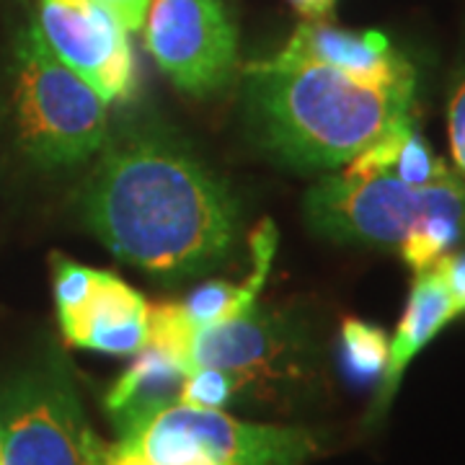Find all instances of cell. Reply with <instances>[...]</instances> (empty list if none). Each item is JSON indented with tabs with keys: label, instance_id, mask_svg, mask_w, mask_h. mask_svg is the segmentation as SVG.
<instances>
[{
	"label": "cell",
	"instance_id": "20",
	"mask_svg": "<svg viewBox=\"0 0 465 465\" xmlns=\"http://www.w3.org/2000/svg\"><path fill=\"white\" fill-rule=\"evenodd\" d=\"M238 401V385L228 372L215 367H197L183 378L179 403L197 409H225Z\"/></svg>",
	"mask_w": 465,
	"mask_h": 465
},
{
	"label": "cell",
	"instance_id": "15",
	"mask_svg": "<svg viewBox=\"0 0 465 465\" xmlns=\"http://www.w3.org/2000/svg\"><path fill=\"white\" fill-rule=\"evenodd\" d=\"M465 220L455 215H432L421 220L399 243L401 259L419 272L432 269L463 238Z\"/></svg>",
	"mask_w": 465,
	"mask_h": 465
},
{
	"label": "cell",
	"instance_id": "7",
	"mask_svg": "<svg viewBox=\"0 0 465 465\" xmlns=\"http://www.w3.org/2000/svg\"><path fill=\"white\" fill-rule=\"evenodd\" d=\"M145 47L189 96H210L231 81L238 32L223 0H150Z\"/></svg>",
	"mask_w": 465,
	"mask_h": 465
},
{
	"label": "cell",
	"instance_id": "23",
	"mask_svg": "<svg viewBox=\"0 0 465 465\" xmlns=\"http://www.w3.org/2000/svg\"><path fill=\"white\" fill-rule=\"evenodd\" d=\"M434 272L442 277V282L448 287L450 298L455 302L458 316L465 313V253H445L437 264Z\"/></svg>",
	"mask_w": 465,
	"mask_h": 465
},
{
	"label": "cell",
	"instance_id": "10",
	"mask_svg": "<svg viewBox=\"0 0 465 465\" xmlns=\"http://www.w3.org/2000/svg\"><path fill=\"white\" fill-rule=\"evenodd\" d=\"M274 63H316L370 84L416 81L414 65L378 29L349 32L326 21H302Z\"/></svg>",
	"mask_w": 465,
	"mask_h": 465
},
{
	"label": "cell",
	"instance_id": "11",
	"mask_svg": "<svg viewBox=\"0 0 465 465\" xmlns=\"http://www.w3.org/2000/svg\"><path fill=\"white\" fill-rule=\"evenodd\" d=\"M148 300L116 274L99 272L96 290L75 318L60 323L73 347L104 354H137L148 347Z\"/></svg>",
	"mask_w": 465,
	"mask_h": 465
},
{
	"label": "cell",
	"instance_id": "21",
	"mask_svg": "<svg viewBox=\"0 0 465 465\" xmlns=\"http://www.w3.org/2000/svg\"><path fill=\"white\" fill-rule=\"evenodd\" d=\"M448 134L455 173L465 182V63L458 70L448 99Z\"/></svg>",
	"mask_w": 465,
	"mask_h": 465
},
{
	"label": "cell",
	"instance_id": "13",
	"mask_svg": "<svg viewBox=\"0 0 465 465\" xmlns=\"http://www.w3.org/2000/svg\"><path fill=\"white\" fill-rule=\"evenodd\" d=\"M186 372L161 349L145 347L134 354V362L114 382L106 396V411L116 421L148 414L166 403L179 401Z\"/></svg>",
	"mask_w": 465,
	"mask_h": 465
},
{
	"label": "cell",
	"instance_id": "25",
	"mask_svg": "<svg viewBox=\"0 0 465 465\" xmlns=\"http://www.w3.org/2000/svg\"><path fill=\"white\" fill-rule=\"evenodd\" d=\"M290 3H292L308 21H321V18H326L331 14L336 0H290Z\"/></svg>",
	"mask_w": 465,
	"mask_h": 465
},
{
	"label": "cell",
	"instance_id": "17",
	"mask_svg": "<svg viewBox=\"0 0 465 465\" xmlns=\"http://www.w3.org/2000/svg\"><path fill=\"white\" fill-rule=\"evenodd\" d=\"M182 305L189 321L194 323V329L231 321V318L249 313L251 308H253L246 300V295H243L241 284L217 282V280L197 287Z\"/></svg>",
	"mask_w": 465,
	"mask_h": 465
},
{
	"label": "cell",
	"instance_id": "5",
	"mask_svg": "<svg viewBox=\"0 0 465 465\" xmlns=\"http://www.w3.org/2000/svg\"><path fill=\"white\" fill-rule=\"evenodd\" d=\"M305 215L311 228L339 243L399 246L421 220L455 215L465 220V182L458 173L432 186H409L396 176L339 173L308 192Z\"/></svg>",
	"mask_w": 465,
	"mask_h": 465
},
{
	"label": "cell",
	"instance_id": "26",
	"mask_svg": "<svg viewBox=\"0 0 465 465\" xmlns=\"http://www.w3.org/2000/svg\"><path fill=\"white\" fill-rule=\"evenodd\" d=\"M0 465H3V452H0Z\"/></svg>",
	"mask_w": 465,
	"mask_h": 465
},
{
	"label": "cell",
	"instance_id": "1",
	"mask_svg": "<svg viewBox=\"0 0 465 465\" xmlns=\"http://www.w3.org/2000/svg\"><path fill=\"white\" fill-rule=\"evenodd\" d=\"M84 186V217L127 264L189 277L223 264L238 241V204L200 161L158 130L106 137Z\"/></svg>",
	"mask_w": 465,
	"mask_h": 465
},
{
	"label": "cell",
	"instance_id": "19",
	"mask_svg": "<svg viewBox=\"0 0 465 465\" xmlns=\"http://www.w3.org/2000/svg\"><path fill=\"white\" fill-rule=\"evenodd\" d=\"M450 173L452 171L448 168V163L442 158H437L432 148L427 145V140L416 133V127H411L401 143L396 163L388 176H396L409 186H432V183L448 179Z\"/></svg>",
	"mask_w": 465,
	"mask_h": 465
},
{
	"label": "cell",
	"instance_id": "16",
	"mask_svg": "<svg viewBox=\"0 0 465 465\" xmlns=\"http://www.w3.org/2000/svg\"><path fill=\"white\" fill-rule=\"evenodd\" d=\"M194 323L182 302H161L148 311V347L161 349L189 375V354L194 341Z\"/></svg>",
	"mask_w": 465,
	"mask_h": 465
},
{
	"label": "cell",
	"instance_id": "8",
	"mask_svg": "<svg viewBox=\"0 0 465 465\" xmlns=\"http://www.w3.org/2000/svg\"><path fill=\"white\" fill-rule=\"evenodd\" d=\"M36 26L60 63L109 104L134 94V54L127 29L96 0H39Z\"/></svg>",
	"mask_w": 465,
	"mask_h": 465
},
{
	"label": "cell",
	"instance_id": "12",
	"mask_svg": "<svg viewBox=\"0 0 465 465\" xmlns=\"http://www.w3.org/2000/svg\"><path fill=\"white\" fill-rule=\"evenodd\" d=\"M455 318H458V311H455V302L450 298L442 277L434 269L419 272L403 318H401L399 331L391 339L388 365L378 382V396L372 403L370 419H381L388 411L391 401L399 393L406 367L411 365L416 354Z\"/></svg>",
	"mask_w": 465,
	"mask_h": 465
},
{
	"label": "cell",
	"instance_id": "9",
	"mask_svg": "<svg viewBox=\"0 0 465 465\" xmlns=\"http://www.w3.org/2000/svg\"><path fill=\"white\" fill-rule=\"evenodd\" d=\"M215 367L238 385V399L269 391L295 375V336L277 316L256 305L243 316L194 331L189 372Z\"/></svg>",
	"mask_w": 465,
	"mask_h": 465
},
{
	"label": "cell",
	"instance_id": "24",
	"mask_svg": "<svg viewBox=\"0 0 465 465\" xmlns=\"http://www.w3.org/2000/svg\"><path fill=\"white\" fill-rule=\"evenodd\" d=\"M106 11H112L116 21L127 29V32H137L145 24V14H148L150 0H96Z\"/></svg>",
	"mask_w": 465,
	"mask_h": 465
},
{
	"label": "cell",
	"instance_id": "22",
	"mask_svg": "<svg viewBox=\"0 0 465 465\" xmlns=\"http://www.w3.org/2000/svg\"><path fill=\"white\" fill-rule=\"evenodd\" d=\"M88 452H91V465H150L148 458L124 440H116L114 445H106L96 434H91Z\"/></svg>",
	"mask_w": 465,
	"mask_h": 465
},
{
	"label": "cell",
	"instance_id": "14",
	"mask_svg": "<svg viewBox=\"0 0 465 465\" xmlns=\"http://www.w3.org/2000/svg\"><path fill=\"white\" fill-rule=\"evenodd\" d=\"M391 339L381 326L360 318H347L341 326V360L357 382H381L388 365Z\"/></svg>",
	"mask_w": 465,
	"mask_h": 465
},
{
	"label": "cell",
	"instance_id": "2",
	"mask_svg": "<svg viewBox=\"0 0 465 465\" xmlns=\"http://www.w3.org/2000/svg\"><path fill=\"white\" fill-rule=\"evenodd\" d=\"M246 81L256 134L302 168L347 166L391 124L411 116L416 94V81L370 84L316 63H251Z\"/></svg>",
	"mask_w": 465,
	"mask_h": 465
},
{
	"label": "cell",
	"instance_id": "4",
	"mask_svg": "<svg viewBox=\"0 0 465 465\" xmlns=\"http://www.w3.org/2000/svg\"><path fill=\"white\" fill-rule=\"evenodd\" d=\"M116 432L150 465H302L318 452L302 427L253 424L179 401L116 421Z\"/></svg>",
	"mask_w": 465,
	"mask_h": 465
},
{
	"label": "cell",
	"instance_id": "6",
	"mask_svg": "<svg viewBox=\"0 0 465 465\" xmlns=\"http://www.w3.org/2000/svg\"><path fill=\"white\" fill-rule=\"evenodd\" d=\"M91 434L73 381L57 360L8 385L0 403L3 465H91Z\"/></svg>",
	"mask_w": 465,
	"mask_h": 465
},
{
	"label": "cell",
	"instance_id": "3",
	"mask_svg": "<svg viewBox=\"0 0 465 465\" xmlns=\"http://www.w3.org/2000/svg\"><path fill=\"white\" fill-rule=\"evenodd\" d=\"M14 122L24 155L39 168L75 166L109 137V101L54 57L36 21L14 50Z\"/></svg>",
	"mask_w": 465,
	"mask_h": 465
},
{
	"label": "cell",
	"instance_id": "18",
	"mask_svg": "<svg viewBox=\"0 0 465 465\" xmlns=\"http://www.w3.org/2000/svg\"><path fill=\"white\" fill-rule=\"evenodd\" d=\"M96 277L99 269L75 264L73 259L65 256H52V280H54V305L60 323L75 318L85 308L96 290Z\"/></svg>",
	"mask_w": 465,
	"mask_h": 465
}]
</instances>
